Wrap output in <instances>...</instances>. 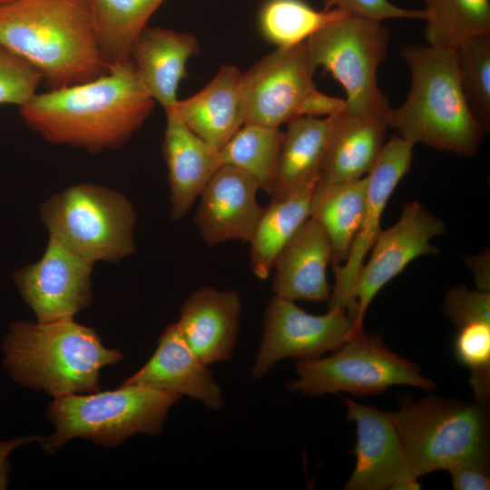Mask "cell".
I'll return each instance as SVG.
<instances>
[{"mask_svg":"<svg viewBox=\"0 0 490 490\" xmlns=\"http://www.w3.org/2000/svg\"><path fill=\"white\" fill-rule=\"evenodd\" d=\"M414 144L400 135L385 142L374 166L366 175L367 190L362 220L343 264H334L335 284L328 309L343 308L355 319L357 304L353 289L366 260L381 232L380 221L396 187L410 169Z\"/></svg>","mask_w":490,"mask_h":490,"instance_id":"cell-14","label":"cell"},{"mask_svg":"<svg viewBox=\"0 0 490 490\" xmlns=\"http://www.w3.org/2000/svg\"><path fill=\"white\" fill-rule=\"evenodd\" d=\"M10 469L11 465L8 458L0 463V490H4L7 486Z\"/></svg>","mask_w":490,"mask_h":490,"instance_id":"cell-38","label":"cell"},{"mask_svg":"<svg viewBox=\"0 0 490 490\" xmlns=\"http://www.w3.org/2000/svg\"><path fill=\"white\" fill-rule=\"evenodd\" d=\"M313 189L296 192L284 199L271 200L263 209L248 242L250 268L258 279L270 277L278 255L309 217Z\"/></svg>","mask_w":490,"mask_h":490,"instance_id":"cell-26","label":"cell"},{"mask_svg":"<svg viewBox=\"0 0 490 490\" xmlns=\"http://www.w3.org/2000/svg\"><path fill=\"white\" fill-rule=\"evenodd\" d=\"M284 132L279 128L245 123L219 150L221 165H229L252 175L260 190L268 193L272 182Z\"/></svg>","mask_w":490,"mask_h":490,"instance_id":"cell-30","label":"cell"},{"mask_svg":"<svg viewBox=\"0 0 490 490\" xmlns=\"http://www.w3.org/2000/svg\"><path fill=\"white\" fill-rule=\"evenodd\" d=\"M444 231L443 221L416 201L407 202L398 220L387 230H381L353 289L357 314L352 338L365 334L364 317L377 293L412 260L436 253L431 240Z\"/></svg>","mask_w":490,"mask_h":490,"instance_id":"cell-13","label":"cell"},{"mask_svg":"<svg viewBox=\"0 0 490 490\" xmlns=\"http://www.w3.org/2000/svg\"><path fill=\"white\" fill-rule=\"evenodd\" d=\"M323 9L340 8L352 14L383 21L393 18L426 19L425 9H406L389 0H323Z\"/></svg>","mask_w":490,"mask_h":490,"instance_id":"cell-35","label":"cell"},{"mask_svg":"<svg viewBox=\"0 0 490 490\" xmlns=\"http://www.w3.org/2000/svg\"><path fill=\"white\" fill-rule=\"evenodd\" d=\"M413 474L419 477L468 460H489L487 405L429 396L391 413Z\"/></svg>","mask_w":490,"mask_h":490,"instance_id":"cell-5","label":"cell"},{"mask_svg":"<svg viewBox=\"0 0 490 490\" xmlns=\"http://www.w3.org/2000/svg\"><path fill=\"white\" fill-rule=\"evenodd\" d=\"M240 312L237 290L202 287L183 302L177 324L191 349L208 366L231 358Z\"/></svg>","mask_w":490,"mask_h":490,"instance_id":"cell-18","label":"cell"},{"mask_svg":"<svg viewBox=\"0 0 490 490\" xmlns=\"http://www.w3.org/2000/svg\"><path fill=\"white\" fill-rule=\"evenodd\" d=\"M388 39L382 21L348 13L306 40L314 66L323 67L344 88L346 112L385 119L390 107L377 72Z\"/></svg>","mask_w":490,"mask_h":490,"instance_id":"cell-9","label":"cell"},{"mask_svg":"<svg viewBox=\"0 0 490 490\" xmlns=\"http://www.w3.org/2000/svg\"><path fill=\"white\" fill-rule=\"evenodd\" d=\"M154 103L128 61L95 79L35 93L19 108L25 123L47 142L99 152L126 143Z\"/></svg>","mask_w":490,"mask_h":490,"instance_id":"cell-1","label":"cell"},{"mask_svg":"<svg viewBox=\"0 0 490 490\" xmlns=\"http://www.w3.org/2000/svg\"><path fill=\"white\" fill-rule=\"evenodd\" d=\"M15 0H0V5L11 3Z\"/></svg>","mask_w":490,"mask_h":490,"instance_id":"cell-39","label":"cell"},{"mask_svg":"<svg viewBox=\"0 0 490 490\" xmlns=\"http://www.w3.org/2000/svg\"><path fill=\"white\" fill-rule=\"evenodd\" d=\"M298 379L287 384L289 393L319 397L339 391L354 396L382 393L393 386L426 390L436 384L420 374L419 367L384 345L377 335L351 338L325 358L299 360Z\"/></svg>","mask_w":490,"mask_h":490,"instance_id":"cell-10","label":"cell"},{"mask_svg":"<svg viewBox=\"0 0 490 490\" xmlns=\"http://www.w3.org/2000/svg\"><path fill=\"white\" fill-rule=\"evenodd\" d=\"M333 258L322 228L308 218L278 255L272 290L289 300L324 302L330 298L327 269Z\"/></svg>","mask_w":490,"mask_h":490,"instance_id":"cell-19","label":"cell"},{"mask_svg":"<svg viewBox=\"0 0 490 490\" xmlns=\"http://www.w3.org/2000/svg\"><path fill=\"white\" fill-rule=\"evenodd\" d=\"M162 153L168 169L171 217L181 220L191 210L202 190L222 166L219 150L194 134L170 109Z\"/></svg>","mask_w":490,"mask_h":490,"instance_id":"cell-20","label":"cell"},{"mask_svg":"<svg viewBox=\"0 0 490 490\" xmlns=\"http://www.w3.org/2000/svg\"><path fill=\"white\" fill-rule=\"evenodd\" d=\"M353 327V318L343 308L312 315L292 300L274 296L265 311L252 377L261 378L284 358L310 360L334 351L352 338Z\"/></svg>","mask_w":490,"mask_h":490,"instance_id":"cell-11","label":"cell"},{"mask_svg":"<svg viewBox=\"0 0 490 490\" xmlns=\"http://www.w3.org/2000/svg\"><path fill=\"white\" fill-rule=\"evenodd\" d=\"M444 312L456 326L477 319L490 320L489 291L454 288L445 296Z\"/></svg>","mask_w":490,"mask_h":490,"instance_id":"cell-34","label":"cell"},{"mask_svg":"<svg viewBox=\"0 0 490 490\" xmlns=\"http://www.w3.org/2000/svg\"><path fill=\"white\" fill-rule=\"evenodd\" d=\"M0 44L34 66L49 89L106 74L89 0H15L0 5Z\"/></svg>","mask_w":490,"mask_h":490,"instance_id":"cell-2","label":"cell"},{"mask_svg":"<svg viewBox=\"0 0 490 490\" xmlns=\"http://www.w3.org/2000/svg\"><path fill=\"white\" fill-rule=\"evenodd\" d=\"M40 218L49 235L93 263L116 262L135 252L134 207L106 186H69L40 205Z\"/></svg>","mask_w":490,"mask_h":490,"instance_id":"cell-7","label":"cell"},{"mask_svg":"<svg viewBox=\"0 0 490 490\" xmlns=\"http://www.w3.org/2000/svg\"><path fill=\"white\" fill-rule=\"evenodd\" d=\"M241 76L237 67L223 65L201 91L178 99L169 109L194 134L220 150L244 124Z\"/></svg>","mask_w":490,"mask_h":490,"instance_id":"cell-22","label":"cell"},{"mask_svg":"<svg viewBox=\"0 0 490 490\" xmlns=\"http://www.w3.org/2000/svg\"><path fill=\"white\" fill-rule=\"evenodd\" d=\"M462 88L470 110L485 132L490 127V34L456 47Z\"/></svg>","mask_w":490,"mask_h":490,"instance_id":"cell-31","label":"cell"},{"mask_svg":"<svg viewBox=\"0 0 490 490\" xmlns=\"http://www.w3.org/2000/svg\"><path fill=\"white\" fill-rule=\"evenodd\" d=\"M320 179L339 182L365 177L374 166L382 148L387 126L385 119L344 110L329 116Z\"/></svg>","mask_w":490,"mask_h":490,"instance_id":"cell-23","label":"cell"},{"mask_svg":"<svg viewBox=\"0 0 490 490\" xmlns=\"http://www.w3.org/2000/svg\"><path fill=\"white\" fill-rule=\"evenodd\" d=\"M306 41L277 48L242 73L244 124L271 128L300 117L332 116L344 110L345 100L319 92Z\"/></svg>","mask_w":490,"mask_h":490,"instance_id":"cell-8","label":"cell"},{"mask_svg":"<svg viewBox=\"0 0 490 490\" xmlns=\"http://www.w3.org/2000/svg\"><path fill=\"white\" fill-rule=\"evenodd\" d=\"M454 354L468 368L475 399L488 405L490 398V320L477 319L458 326Z\"/></svg>","mask_w":490,"mask_h":490,"instance_id":"cell-32","label":"cell"},{"mask_svg":"<svg viewBox=\"0 0 490 490\" xmlns=\"http://www.w3.org/2000/svg\"><path fill=\"white\" fill-rule=\"evenodd\" d=\"M165 0H89L102 53L109 65L130 61L133 44Z\"/></svg>","mask_w":490,"mask_h":490,"instance_id":"cell-27","label":"cell"},{"mask_svg":"<svg viewBox=\"0 0 490 490\" xmlns=\"http://www.w3.org/2000/svg\"><path fill=\"white\" fill-rule=\"evenodd\" d=\"M5 367L19 385L54 398L99 391L100 371L122 359L92 328L74 319L17 321L2 342Z\"/></svg>","mask_w":490,"mask_h":490,"instance_id":"cell-4","label":"cell"},{"mask_svg":"<svg viewBox=\"0 0 490 490\" xmlns=\"http://www.w3.org/2000/svg\"><path fill=\"white\" fill-rule=\"evenodd\" d=\"M400 56L410 70L411 87L405 103L387 111V128L397 130L414 145L462 156L475 154L485 132L466 99L456 48L408 45Z\"/></svg>","mask_w":490,"mask_h":490,"instance_id":"cell-3","label":"cell"},{"mask_svg":"<svg viewBox=\"0 0 490 490\" xmlns=\"http://www.w3.org/2000/svg\"><path fill=\"white\" fill-rule=\"evenodd\" d=\"M94 264L49 235L42 257L15 271L13 279L35 321L69 320L93 301Z\"/></svg>","mask_w":490,"mask_h":490,"instance_id":"cell-12","label":"cell"},{"mask_svg":"<svg viewBox=\"0 0 490 490\" xmlns=\"http://www.w3.org/2000/svg\"><path fill=\"white\" fill-rule=\"evenodd\" d=\"M367 177L339 181H318L310 200L309 218L327 234L333 264L345 261L359 228L366 201Z\"/></svg>","mask_w":490,"mask_h":490,"instance_id":"cell-25","label":"cell"},{"mask_svg":"<svg viewBox=\"0 0 490 490\" xmlns=\"http://www.w3.org/2000/svg\"><path fill=\"white\" fill-rule=\"evenodd\" d=\"M122 385L146 387L188 396L213 410L224 407L220 387L185 341L177 322L168 326L150 359Z\"/></svg>","mask_w":490,"mask_h":490,"instance_id":"cell-17","label":"cell"},{"mask_svg":"<svg viewBox=\"0 0 490 490\" xmlns=\"http://www.w3.org/2000/svg\"><path fill=\"white\" fill-rule=\"evenodd\" d=\"M180 398L136 385L56 397L46 412L56 430L49 437H43L40 443L44 451L54 453L77 437L113 447L135 434L157 436L170 408Z\"/></svg>","mask_w":490,"mask_h":490,"instance_id":"cell-6","label":"cell"},{"mask_svg":"<svg viewBox=\"0 0 490 490\" xmlns=\"http://www.w3.org/2000/svg\"><path fill=\"white\" fill-rule=\"evenodd\" d=\"M42 82L34 66L0 44V105L20 107L37 93Z\"/></svg>","mask_w":490,"mask_h":490,"instance_id":"cell-33","label":"cell"},{"mask_svg":"<svg viewBox=\"0 0 490 490\" xmlns=\"http://www.w3.org/2000/svg\"><path fill=\"white\" fill-rule=\"evenodd\" d=\"M199 47L190 33L148 26L133 44L130 61L147 93L164 110L178 101L180 83L188 75L187 63Z\"/></svg>","mask_w":490,"mask_h":490,"instance_id":"cell-21","label":"cell"},{"mask_svg":"<svg viewBox=\"0 0 490 490\" xmlns=\"http://www.w3.org/2000/svg\"><path fill=\"white\" fill-rule=\"evenodd\" d=\"M427 44L456 48L490 34V0H425Z\"/></svg>","mask_w":490,"mask_h":490,"instance_id":"cell-29","label":"cell"},{"mask_svg":"<svg viewBox=\"0 0 490 490\" xmlns=\"http://www.w3.org/2000/svg\"><path fill=\"white\" fill-rule=\"evenodd\" d=\"M456 490L490 489L489 460H468L446 470Z\"/></svg>","mask_w":490,"mask_h":490,"instance_id":"cell-36","label":"cell"},{"mask_svg":"<svg viewBox=\"0 0 490 490\" xmlns=\"http://www.w3.org/2000/svg\"><path fill=\"white\" fill-rule=\"evenodd\" d=\"M328 117H300L287 123L276 172L268 194L287 198L311 189L320 179Z\"/></svg>","mask_w":490,"mask_h":490,"instance_id":"cell-24","label":"cell"},{"mask_svg":"<svg viewBox=\"0 0 490 490\" xmlns=\"http://www.w3.org/2000/svg\"><path fill=\"white\" fill-rule=\"evenodd\" d=\"M347 419L357 427L355 468L344 489L417 490L391 413L343 398Z\"/></svg>","mask_w":490,"mask_h":490,"instance_id":"cell-15","label":"cell"},{"mask_svg":"<svg viewBox=\"0 0 490 490\" xmlns=\"http://www.w3.org/2000/svg\"><path fill=\"white\" fill-rule=\"evenodd\" d=\"M260 190L250 174L229 165L220 166L199 197L195 226L202 240L213 247L230 240L249 242L260 217Z\"/></svg>","mask_w":490,"mask_h":490,"instance_id":"cell-16","label":"cell"},{"mask_svg":"<svg viewBox=\"0 0 490 490\" xmlns=\"http://www.w3.org/2000/svg\"><path fill=\"white\" fill-rule=\"evenodd\" d=\"M42 436L38 435H29L19 436L7 441H0V463L8 458L9 455L18 446L28 443L41 442Z\"/></svg>","mask_w":490,"mask_h":490,"instance_id":"cell-37","label":"cell"},{"mask_svg":"<svg viewBox=\"0 0 490 490\" xmlns=\"http://www.w3.org/2000/svg\"><path fill=\"white\" fill-rule=\"evenodd\" d=\"M350 12L317 10L305 0H265L258 12L260 34L277 48L299 44Z\"/></svg>","mask_w":490,"mask_h":490,"instance_id":"cell-28","label":"cell"}]
</instances>
